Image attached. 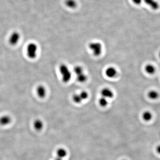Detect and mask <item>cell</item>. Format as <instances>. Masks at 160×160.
<instances>
[{"instance_id":"cell-24","label":"cell","mask_w":160,"mask_h":160,"mask_svg":"<svg viewBox=\"0 0 160 160\" xmlns=\"http://www.w3.org/2000/svg\"></svg>"},{"instance_id":"cell-8","label":"cell","mask_w":160,"mask_h":160,"mask_svg":"<svg viewBox=\"0 0 160 160\" xmlns=\"http://www.w3.org/2000/svg\"><path fill=\"white\" fill-rule=\"evenodd\" d=\"M144 1L153 10H157L160 7L159 3L155 0H144Z\"/></svg>"},{"instance_id":"cell-14","label":"cell","mask_w":160,"mask_h":160,"mask_svg":"<svg viewBox=\"0 0 160 160\" xmlns=\"http://www.w3.org/2000/svg\"><path fill=\"white\" fill-rule=\"evenodd\" d=\"M76 79L79 83H83L86 82L88 80V77L85 73L76 76Z\"/></svg>"},{"instance_id":"cell-17","label":"cell","mask_w":160,"mask_h":160,"mask_svg":"<svg viewBox=\"0 0 160 160\" xmlns=\"http://www.w3.org/2000/svg\"><path fill=\"white\" fill-rule=\"evenodd\" d=\"M152 117H153V115L150 111H145L142 114V118L145 121H149L152 119Z\"/></svg>"},{"instance_id":"cell-13","label":"cell","mask_w":160,"mask_h":160,"mask_svg":"<svg viewBox=\"0 0 160 160\" xmlns=\"http://www.w3.org/2000/svg\"><path fill=\"white\" fill-rule=\"evenodd\" d=\"M11 118L7 115L3 116L0 117V124L1 125H7L11 122Z\"/></svg>"},{"instance_id":"cell-22","label":"cell","mask_w":160,"mask_h":160,"mask_svg":"<svg viewBox=\"0 0 160 160\" xmlns=\"http://www.w3.org/2000/svg\"><path fill=\"white\" fill-rule=\"evenodd\" d=\"M62 160V158H60L59 157H57L56 158H55V160Z\"/></svg>"},{"instance_id":"cell-1","label":"cell","mask_w":160,"mask_h":160,"mask_svg":"<svg viewBox=\"0 0 160 160\" xmlns=\"http://www.w3.org/2000/svg\"><path fill=\"white\" fill-rule=\"evenodd\" d=\"M58 69L61 76L62 81L64 83L69 82L72 77V72L69 69V67L66 64H61L59 65Z\"/></svg>"},{"instance_id":"cell-19","label":"cell","mask_w":160,"mask_h":160,"mask_svg":"<svg viewBox=\"0 0 160 160\" xmlns=\"http://www.w3.org/2000/svg\"><path fill=\"white\" fill-rule=\"evenodd\" d=\"M57 157L63 158V157H65L66 156L67 152H66V150L63 148H60L57 150Z\"/></svg>"},{"instance_id":"cell-4","label":"cell","mask_w":160,"mask_h":160,"mask_svg":"<svg viewBox=\"0 0 160 160\" xmlns=\"http://www.w3.org/2000/svg\"><path fill=\"white\" fill-rule=\"evenodd\" d=\"M101 95L102 97L106 98L109 100L114 97V93L113 91L110 88L105 87L101 91Z\"/></svg>"},{"instance_id":"cell-20","label":"cell","mask_w":160,"mask_h":160,"mask_svg":"<svg viewBox=\"0 0 160 160\" xmlns=\"http://www.w3.org/2000/svg\"><path fill=\"white\" fill-rule=\"evenodd\" d=\"M142 0H132V1L134 3V4L140 5L142 2Z\"/></svg>"},{"instance_id":"cell-23","label":"cell","mask_w":160,"mask_h":160,"mask_svg":"<svg viewBox=\"0 0 160 160\" xmlns=\"http://www.w3.org/2000/svg\"><path fill=\"white\" fill-rule=\"evenodd\" d=\"M159 57H160V52H159Z\"/></svg>"},{"instance_id":"cell-6","label":"cell","mask_w":160,"mask_h":160,"mask_svg":"<svg viewBox=\"0 0 160 160\" xmlns=\"http://www.w3.org/2000/svg\"><path fill=\"white\" fill-rule=\"evenodd\" d=\"M20 39V35L17 32H13L10 35L9 42L11 45H15L18 43Z\"/></svg>"},{"instance_id":"cell-10","label":"cell","mask_w":160,"mask_h":160,"mask_svg":"<svg viewBox=\"0 0 160 160\" xmlns=\"http://www.w3.org/2000/svg\"><path fill=\"white\" fill-rule=\"evenodd\" d=\"M65 5L68 8H70L71 9H75L77 6V1L76 0H65Z\"/></svg>"},{"instance_id":"cell-12","label":"cell","mask_w":160,"mask_h":160,"mask_svg":"<svg viewBox=\"0 0 160 160\" xmlns=\"http://www.w3.org/2000/svg\"><path fill=\"white\" fill-rule=\"evenodd\" d=\"M72 100L76 104H80L84 101L80 93L73 94L72 96Z\"/></svg>"},{"instance_id":"cell-3","label":"cell","mask_w":160,"mask_h":160,"mask_svg":"<svg viewBox=\"0 0 160 160\" xmlns=\"http://www.w3.org/2000/svg\"><path fill=\"white\" fill-rule=\"evenodd\" d=\"M37 51L38 47L35 43H29L26 47V54L29 59H35L37 57Z\"/></svg>"},{"instance_id":"cell-2","label":"cell","mask_w":160,"mask_h":160,"mask_svg":"<svg viewBox=\"0 0 160 160\" xmlns=\"http://www.w3.org/2000/svg\"><path fill=\"white\" fill-rule=\"evenodd\" d=\"M89 50L92 54L95 57H98L101 55L103 50L102 44L98 41H93L88 45Z\"/></svg>"},{"instance_id":"cell-11","label":"cell","mask_w":160,"mask_h":160,"mask_svg":"<svg viewBox=\"0 0 160 160\" xmlns=\"http://www.w3.org/2000/svg\"><path fill=\"white\" fill-rule=\"evenodd\" d=\"M148 97L151 100H156L159 97V94L157 91L155 90H151L148 92Z\"/></svg>"},{"instance_id":"cell-7","label":"cell","mask_w":160,"mask_h":160,"mask_svg":"<svg viewBox=\"0 0 160 160\" xmlns=\"http://www.w3.org/2000/svg\"><path fill=\"white\" fill-rule=\"evenodd\" d=\"M36 92L38 97L40 98H45L47 93L46 88L43 85H38L36 89Z\"/></svg>"},{"instance_id":"cell-18","label":"cell","mask_w":160,"mask_h":160,"mask_svg":"<svg viewBox=\"0 0 160 160\" xmlns=\"http://www.w3.org/2000/svg\"><path fill=\"white\" fill-rule=\"evenodd\" d=\"M98 104L101 107H106L109 104V100L106 98L101 97L98 100Z\"/></svg>"},{"instance_id":"cell-21","label":"cell","mask_w":160,"mask_h":160,"mask_svg":"<svg viewBox=\"0 0 160 160\" xmlns=\"http://www.w3.org/2000/svg\"><path fill=\"white\" fill-rule=\"evenodd\" d=\"M156 151L158 153V154H160V145H158L156 148Z\"/></svg>"},{"instance_id":"cell-5","label":"cell","mask_w":160,"mask_h":160,"mask_svg":"<svg viewBox=\"0 0 160 160\" xmlns=\"http://www.w3.org/2000/svg\"><path fill=\"white\" fill-rule=\"evenodd\" d=\"M117 69L113 66L107 67L105 71V76L110 79H113L116 77L117 75Z\"/></svg>"},{"instance_id":"cell-9","label":"cell","mask_w":160,"mask_h":160,"mask_svg":"<svg viewBox=\"0 0 160 160\" xmlns=\"http://www.w3.org/2000/svg\"><path fill=\"white\" fill-rule=\"evenodd\" d=\"M145 70L146 73L150 75H152L154 74L156 72V68L154 65L152 64H149L145 65Z\"/></svg>"},{"instance_id":"cell-16","label":"cell","mask_w":160,"mask_h":160,"mask_svg":"<svg viewBox=\"0 0 160 160\" xmlns=\"http://www.w3.org/2000/svg\"><path fill=\"white\" fill-rule=\"evenodd\" d=\"M33 126L36 130H40L42 129L43 127V123L41 120L37 119L34 121Z\"/></svg>"},{"instance_id":"cell-15","label":"cell","mask_w":160,"mask_h":160,"mask_svg":"<svg viewBox=\"0 0 160 160\" xmlns=\"http://www.w3.org/2000/svg\"><path fill=\"white\" fill-rule=\"evenodd\" d=\"M73 72L76 76L84 73V69L83 67L81 65H76L73 68Z\"/></svg>"}]
</instances>
